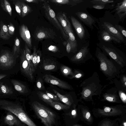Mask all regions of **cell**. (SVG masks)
<instances>
[{
	"label": "cell",
	"mask_w": 126,
	"mask_h": 126,
	"mask_svg": "<svg viewBox=\"0 0 126 126\" xmlns=\"http://www.w3.org/2000/svg\"><path fill=\"white\" fill-rule=\"evenodd\" d=\"M41 55V52L40 50H38L37 51V65L40 62Z\"/></svg>",
	"instance_id": "46"
},
{
	"label": "cell",
	"mask_w": 126,
	"mask_h": 126,
	"mask_svg": "<svg viewBox=\"0 0 126 126\" xmlns=\"http://www.w3.org/2000/svg\"><path fill=\"white\" fill-rule=\"evenodd\" d=\"M124 126H126V122L124 123Z\"/></svg>",
	"instance_id": "52"
},
{
	"label": "cell",
	"mask_w": 126,
	"mask_h": 126,
	"mask_svg": "<svg viewBox=\"0 0 126 126\" xmlns=\"http://www.w3.org/2000/svg\"><path fill=\"white\" fill-rule=\"evenodd\" d=\"M37 94L41 99L50 105L53 102L52 99L46 94L43 93L39 92L37 93Z\"/></svg>",
	"instance_id": "30"
},
{
	"label": "cell",
	"mask_w": 126,
	"mask_h": 126,
	"mask_svg": "<svg viewBox=\"0 0 126 126\" xmlns=\"http://www.w3.org/2000/svg\"><path fill=\"white\" fill-rule=\"evenodd\" d=\"M110 110L111 109L110 108L107 107L105 108L104 109V111L105 112H110Z\"/></svg>",
	"instance_id": "48"
},
{
	"label": "cell",
	"mask_w": 126,
	"mask_h": 126,
	"mask_svg": "<svg viewBox=\"0 0 126 126\" xmlns=\"http://www.w3.org/2000/svg\"><path fill=\"white\" fill-rule=\"evenodd\" d=\"M20 50V42L18 38L16 37L14 40L13 47L14 55L19 53Z\"/></svg>",
	"instance_id": "31"
},
{
	"label": "cell",
	"mask_w": 126,
	"mask_h": 126,
	"mask_svg": "<svg viewBox=\"0 0 126 126\" xmlns=\"http://www.w3.org/2000/svg\"><path fill=\"white\" fill-rule=\"evenodd\" d=\"M56 66L54 63L49 62L48 61L44 60L43 62V67L46 70H53Z\"/></svg>",
	"instance_id": "35"
},
{
	"label": "cell",
	"mask_w": 126,
	"mask_h": 126,
	"mask_svg": "<svg viewBox=\"0 0 126 126\" xmlns=\"http://www.w3.org/2000/svg\"><path fill=\"white\" fill-rule=\"evenodd\" d=\"M36 86L37 88L40 90L44 89V87L43 84V81L41 79H39L37 80Z\"/></svg>",
	"instance_id": "44"
},
{
	"label": "cell",
	"mask_w": 126,
	"mask_h": 126,
	"mask_svg": "<svg viewBox=\"0 0 126 126\" xmlns=\"http://www.w3.org/2000/svg\"><path fill=\"white\" fill-rule=\"evenodd\" d=\"M84 75V74L83 72L81 70H76L73 72V75L71 76L70 79L80 78L83 77Z\"/></svg>",
	"instance_id": "39"
},
{
	"label": "cell",
	"mask_w": 126,
	"mask_h": 126,
	"mask_svg": "<svg viewBox=\"0 0 126 126\" xmlns=\"http://www.w3.org/2000/svg\"><path fill=\"white\" fill-rule=\"evenodd\" d=\"M80 87L81 88V97L84 99H91L94 95H100L104 89L100 83L99 75L96 72L83 80Z\"/></svg>",
	"instance_id": "2"
},
{
	"label": "cell",
	"mask_w": 126,
	"mask_h": 126,
	"mask_svg": "<svg viewBox=\"0 0 126 126\" xmlns=\"http://www.w3.org/2000/svg\"><path fill=\"white\" fill-rule=\"evenodd\" d=\"M14 62L13 55L9 51H5L0 56V65L1 66L9 67L14 64Z\"/></svg>",
	"instance_id": "12"
},
{
	"label": "cell",
	"mask_w": 126,
	"mask_h": 126,
	"mask_svg": "<svg viewBox=\"0 0 126 126\" xmlns=\"http://www.w3.org/2000/svg\"><path fill=\"white\" fill-rule=\"evenodd\" d=\"M33 52L32 55H31V60L32 65L34 72H35L37 66V50L36 47H33Z\"/></svg>",
	"instance_id": "29"
},
{
	"label": "cell",
	"mask_w": 126,
	"mask_h": 126,
	"mask_svg": "<svg viewBox=\"0 0 126 126\" xmlns=\"http://www.w3.org/2000/svg\"><path fill=\"white\" fill-rule=\"evenodd\" d=\"M19 34L30 49L32 47L31 36L27 26L24 24L21 25L19 29Z\"/></svg>",
	"instance_id": "11"
},
{
	"label": "cell",
	"mask_w": 126,
	"mask_h": 126,
	"mask_svg": "<svg viewBox=\"0 0 126 126\" xmlns=\"http://www.w3.org/2000/svg\"><path fill=\"white\" fill-rule=\"evenodd\" d=\"M20 67L22 72L29 79L32 80L33 77L32 71L30 69L29 64L26 56L25 51L23 49L20 51Z\"/></svg>",
	"instance_id": "9"
},
{
	"label": "cell",
	"mask_w": 126,
	"mask_h": 126,
	"mask_svg": "<svg viewBox=\"0 0 126 126\" xmlns=\"http://www.w3.org/2000/svg\"><path fill=\"white\" fill-rule=\"evenodd\" d=\"M7 75L6 74H0V80L6 76Z\"/></svg>",
	"instance_id": "50"
},
{
	"label": "cell",
	"mask_w": 126,
	"mask_h": 126,
	"mask_svg": "<svg viewBox=\"0 0 126 126\" xmlns=\"http://www.w3.org/2000/svg\"><path fill=\"white\" fill-rule=\"evenodd\" d=\"M104 98L110 102H115L119 99L118 89L116 87H112L107 89L103 94Z\"/></svg>",
	"instance_id": "15"
},
{
	"label": "cell",
	"mask_w": 126,
	"mask_h": 126,
	"mask_svg": "<svg viewBox=\"0 0 126 126\" xmlns=\"http://www.w3.org/2000/svg\"><path fill=\"white\" fill-rule=\"evenodd\" d=\"M63 44L66 47V50L68 53H69L71 52H73L72 45L68 39L66 41L64 42Z\"/></svg>",
	"instance_id": "40"
},
{
	"label": "cell",
	"mask_w": 126,
	"mask_h": 126,
	"mask_svg": "<svg viewBox=\"0 0 126 126\" xmlns=\"http://www.w3.org/2000/svg\"><path fill=\"white\" fill-rule=\"evenodd\" d=\"M5 123L9 126H21V121L15 115L9 111L4 118Z\"/></svg>",
	"instance_id": "16"
},
{
	"label": "cell",
	"mask_w": 126,
	"mask_h": 126,
	"mask_svg": "<svg viewBox=\"0 0 126 126\" xmlns=\"http://www.w3.org/2000/svg\"><path fill=\"white\" fill-rule=\"evenodd\" d=\"M77 126V125H75V126Z\"/></svg>",
	"instance_id": "53"
},
{
	"label": "cell",
	"mask_w": 126,
	"mask_h": 126,
	"mask_svg": "<svg viewBox=\"0 0 126 126\" xmlns=\"http://www.w3.org/2000/svg\"><path fill=\"white\" fill-rule=\"evenodd\" d=\"M0 38L5 40H9L11 36L9 33L6 25L1 21L0 25Z\"/></svg>",
	"instance_id": "21"
},
{
	"label": "cell",
	"mask_w": 126,
	"mask_h": 126,
	"mask_svg": "<svg viewBox=\"0 0 126 126\" xmlns=\"http://www.w3.org/2000/svg\"><path fill=\"white\" fill-rule=\"evenodd\" d=\"M71 22L76 31L79 37L82 39L85 35V29L80 22L74 17L71 16L70 17Z\"/></svg>",
	"instance_id": "14"
},
{
	"label": "cell",
	"mask_w": 126,
	"mask_h": 126,
	"mask_svg": "<svg viewBox=\"0 0 126 126\" xmlns=\"http://www.w3.org/2000/svg\"><path fill=\"white\" fill-rule=\"evenodd\" d=\"M93 58L87 46L83 47L71 59V61L78 64L85 63Z\"/></svg>",
	"instance_id": "7"
},
{
	"label": "cell",
	"mask_w": 126,
	"mask_h": 126,
	"mask_svg": "<svg viewBox=\"0 0 126 126\" xmlns=\"http://www.w3.org/2000/svg\"><path fill=\"white\" fill-rule=\"evenodd\" d=\"M106 5L95 4L93 6V8L98 9H105Z\"/></svg>",
	"instance_id": "45"
},
{
	"label": "cell",
	"mask_w": 126,
	"mask_h": 126,
	"mask_svg": "<svg viewBox=\"0 0 126 126\" xmlns=\"http://www.w3.org/2000/svg\"><path fill=\"white\" fill-rule=\"evenodd\" d=\"M60 69L63 74L65 76H67L70 75L71 76L73 74V72L71 69L66 66H62L61 67Z\"/></svg>",
	"instance_id": "34"
},
{
	"label": "cell",
	"mask_w": 126,
	"mask_h": 126,
	"mask_svg": "<svg viewBox=\"0 0 126 126\" xmlns=\"http://www.w3.org/2000/svg\"><path fill=\"white\" fill-rule=\"evenodd\" d=\"M11 81L15 89L19 93L24 94L28 92V90L26 86L19 81L12 79Z\"/></svg>",
	"instance_id": "22"
},
{
	"label": "cell",
	"mask_w": 126,
	"mask_h": 126,
	"mask_svg": "<svg viewBox=\"0 0 126 126\" xmlns=\"http://www.w3.org/2000/svg\"><path fill=\"white\" fill-rule=\"evenodd\" d=\"M103 52L114 61L121 68L126 66V57L122 53L103 45L101 47Z\"/></svg>",
	"instance_id": "6"
},
{
	"label": "cell",
	"mask_w": 126,
	"mask_h": 126,
	"mask_svg": "<svg viewBox=\"0 0 126 126\" xmlns=\"http://www.w3.org/2000/svg\"><path fill=\"white\" fill-rule=\"evenodd\" d=\"M1 6L3 9L8 13L11 16H12V9L9 1L7 0L0 1Z\"/></svg>",
	"instance_id": "24"
},
{
	"label": "cell",
	"mask_w": 126,
	"mask_h": 126,
	"mask_svg": "<svg viewBox=\"0 0 126 126\" xmlns=\"http://www.w3.org/2000/svg\"><path fill=\"white\" fill-rule=\"evenodd\" d=\"M9 33L11 36L13 35L14 33L15 28L13 24L10 23L8 28Z\"/></svg>",
	"instance_id": "43"
},
{
	"label": "cell",
	"mask_w": 126,
	"mask_h": 126,
	"mask_svg": "<svg viewBox=\"0 0 126 126\" xmlns=\"http://www.w3.org/2000/svg\"><path fill=\"white\" fill-rule=\"evenodd\" d=\"M76 113V112L75 110H73L72 111V115H75Z\"/></svg>",
	"instance_id": "51"
},
{
	"label": "cell",
	"mask_w": 126,
	"mask_h": 126,
	"mask_svg": "<svg viewBox=\"0 0 126 126\" xmlns=\"http://www.w3.org/2000/svg\"><path fill=\"white\" fill-rule=\"evenodd\" d=\"M101 36L102 39L106 42L114 41L117 43H120L121 41L119 39L111 35L104 30L101 32Z\"/></svg>",
	"instance_id": "23"
},
{
	"label": "cell",
	"mask_w": 126,
	"mask_h": 126,
	"mask_svg": "<svg viewBox=\"0 0 126 126\" xmlns=\"http://www.w3.org/2000/svg\"><path fill=\"white\" fill-rule=\"evenodd\" d=\"M113 0H94L91 1L90 2L94 4L106 5L109 3L114 2Z\"/></svg>",
	"instance_id": "36"
},
{
	"label": "cell",
	"mask_w": 126,
	"mask_h": 126,
	"mask_svg": "<svg viewBox=\"0 0 126 126\" xmlns=\"http://www.w3.org/2000/svg\"><path fill=\"white\" fill-rule=\"evenodd\" d=\"M56 17L65 33L67 35L66 31L68 28L71 27V26L67 16L64 13H59L57 14Z\"/></svg>",
	"instance_id": "18"
},
{
	"label": "cell",
	"mask_w": 126,
	"mask_h": 126,
	"mask_svg": "<svg viewBox=\"0 0 126 126\" xmlns=\"http://www.w3.org/2000/svg\"><path fill=\"white\" fill-rule=\"evenodd\" d=\"M13 3L15 5L16 10L19 15L21 16V1L13 0Z\"/></svg>",
	"instance_id": "37"
},
{
	"label": "cell",
	"mask_w": 126,
	"mask_h": 126,
	"mask_svg": "<svg viewBox=\"0 0 126 126\" xmlns=\"http://www.w3.org/2000/svg\"><path fill=\"white\" fill-rule=\"evenodd\" d=\"M76 14L82 21L90 28L94 24V19L89 14L82 12H78Z\"/></svg>",
	"instance_id": "17"
},
{
	"label": "cell",
	"mask_w": 126,
	"mask_h": 126,
	"mask_svg": "<svg viewBox=\"0 0 126 126\" xmlns=\"http://www.w3.org/2000/svg\"><path fill=\"white\" fill-rule=\"evenodd\" d=\"M25 51L26 58L29 64L30 70L33 74L34 72L32 63L31 60V51L30 48L25 43Z\"/></svg>",
	"instance_id": "27"
},
{
	"label": "cell",
	"mask_w": 126,
	"mask_h": 126,
	"mask_svg": "<svg viewBox=\"0 0 126 126\" xmlns=\"http://www.w3.org/2000/svg\"><path fill=\"white\" fill-rule=\"evenodd\" d=\"M45 16L49 21L62 34L64 39L67 41L69 38L68 36L65 33L63 29L56 18L54 12L51 8L50 5L45 0L43 4Z\"/></svg>",
	"instance_id": "5"
},
{
	"label": "cell",
	"mask_w": 126,
	"mask_h": 126,
	"mask_svg": "<svg viewBox=\"0 0 126 126\" xmlns=\"http://www.w3.org/2000/svg\"><path fill=\"white\" fill-rule=\"evenodd\" d=\"M0 108L11 112L16 116L21 122L29 126H37L19 104L6 100H0Z\"/></svg>",
	"instance_id": "3"
},
{
	"label": "cell",
	"mask_w": 126,
	"mask_h": 126,
	"mask_svg": "<svg viewBox=\"0 0 126 126\" xmlns=\"http://www.w3.org/2000/svg\"><path fill=\"white\" fill-rule=\"evenodd\" d=\"M66 32L67 35L69 37L68 39L72 45L73 52H75L77 51L78 45L77 40L74 34L72 27L68 28Z\"/></svg>",
	"instance_id": "20"
},
{
	"label": "cell",
	"mask_w": 126,
	"mask_h": 126,
	"mask_svg": "<svg viewBox=\"0 0 126 126\" xmlns=\"http://www.w3.org/2000/svg\"><path fill=\"white\" fill-rule=\"evenodd\" d=\"M44 0H25L24 1L28 2L33 3H34L38 4L40 1H44Z\"/></svg>",
	"instance_id": "47"
},
{
	"label": "cell",
	"mask_w": 126,
	"mask_h": 126,
	"mask_svg": "<svg viewBox=\"0 0 126 126\" xmlns=\"http://www.w3.org/2000/svg\"></svg>",
	"instance_id": "54"
},
{
	"label": "cell",
	"mask_w": 126,
	"mask_h": 126,
	"mask_svg": "<svg viewBox=\"0 0 126 126\" xmlns=\"http://www.w3.org/2000/svg\"><path fill=\"white\" fill-rule=\"evenodd\" d=\"M43 79L47 83L56 85L60 88L69 90L73 89L69 84L53 75L46 74L43 77Z\"/></svg>",
	"instance_id": "10"
},
{
	"label": "cell",
	"mask_w": 126,
	"mask_h": 126,
	"mask_svg": "<svg viewBox=\"0 0 126 126\" xmlns=\"http://www.w3.org/2000/svg\"><path fill=\"white\" fill-rule=\"evenodd\" d=\"M50 105L55 109L61 110L68 109L70 107L69 106L63 104L58 101H53Z\"/></svg>",
	"instance_id": "28"
},
{
	"label": "cell",
	"mask_w": 126,
	"mask_h": 126,
	"mask_svg": "<svg viewBox=\"0 0 126 126\" xmlns=\"http://www.w3.org/2000/svg\"><path fill=\"white\" fill-rule=\"evenodd\" d=\"M0 90L2 93L7 94H11L13 93V91L7 85L3 84L2 83H0Z\"/></svg>",
	"instance_id": "33"
},
{
	"label": "cell",
	"mask_w": 126,
	"mask_h": 126,
	"mask_svg": "<svg viewBox=\"0 0 126 126\" xmlns=\"http://www.w3.org/2000/svg\"><path fill=\"white\" fill-rule=\"evenodd\" d=\"M113 11L115 12L120 19L126 15V0L118 3Z\"/></svg>",
	"instance_id": "19"
},
{
	"label": "cell",
	"mask_w": 126,
	"mask_h": 126,
	"mask_svg": "<svg viewBox=\"0 0 126 126\" xmlns=\"http://www.w3.org/2000/svg\"><path fill=\"white\" fill-rule=\"evenodd\" d=\"M46 94L53 100H54L57 101H60V100L59 98L57 96L54 94L48 91H46Z\"/></svg>",
	"instance_id": "42"
},
{
	"label": "cell",
	"mask_w": 126,
	"mask_h": 126,
	"mask_svg": "<svg viewBox=\"0 0 126 126\" xmlns=\"http://www.w3.org/2000/svg\"><path fill=\"white\" fill-rule=\"evenodd\" d=\"M51 2L59 4L70 5L72 6L76 5L74 0H49Z\"/></svg>",
	"instance_id": "32"
},
{
	"label": "cell",
	"mask_w": 126,
	"mask_h": 126,
	"mask_svg": "<svg viewBox=\"0 0 126 126\" xmlns=\"http://www.w3.org/2000/svg\"><path fill=\"white\" fill-rule=\"evenodd\" d=\"M56 36L55 33L52 30L43 27L37 29L34 33V38L38 40L47 38L53 39Z\"/></svg>",
	"instance_id": "8"
},
{
	"label": "cell",
	"mask_w": 126,
	"mask_h": 126,
	"mask_svg": "<svg viewBox=\"0 0 126 126\" xmlns=\"http://www.w3.org/2000/svg\"><path fill=\"white\" fill-rule=\"evenodd\" d=\"M104 30L110 34L118 39L121 41H124V36L111 23L108 22H104L102 25Z\"/></svg>",
	"instance_id": "13"
},
{
	"label": "cell",
	"mask_w": 126,
	"mask_h": 126,
	"mask_svg": "<svg viewBox=\"0 0 126 126\" xmlns=\"http://www.w3.org/2000/svg\"><path fill=\"white\" fill-rule=\"evenodd\" d=\"M21 16L24 17L30 13L32 8L24 2L21 1Z\"/></svg>",
	"instance_id": "25"
},
{
	"label": "cell",
	"mask_w": 126,
	"mask_h": 126,
	"mask_svg": "<svg viewBox=\"0 0 126 126\" xmlns=\"http://www.w3.org/2000/svg\"><path fill=\"white\" fill-rule=\"evenodd\" d=\"M53 90L61 101L68 106L71 105L70 100L66 96L61 94L55 89H53Z\"/></svg>",
	"instance_id": "26"
},
{
	"label": "cell",
	"mask_w": 126,
	"mask_h": 126,
	"mask_svg": "<svg viewBox=\"0 0 126 126\" xmlns=\"http://www.w3.org/2000/svg\"><path fill=\"white\" fill-rule=\"evenodd\" d=\"M118 93L121 99L124 103L126 101V90L123 89H117Z\"/></svg>",
	"instance_id": "38"
},
{
	"label": "cell",
	"mask_w": 126,
	"mask_h": 126,
	"mask_svg": "<svg viewBox=\"0 0 126 126\" xmlns=\"http://www.w3.org/2000/svg\"><path fill=\"white\" fill-rule=\"evenodd\" d=\"M95 56L99 63L100 71L110 80L120 77L121 68L111 58H109L100 49L97 48Z\"/></svg>",
	"instance_id": "1"
},
{
	"label": "cell",
	"mask_w": 126,
	"mask_h": 126,
	"mask_svg": "<svg viewBox=\"0 0 126 126\" xmlns=\"http://www.w3.org/2000/svg\"><path fill=\"white\" fill-rule=\"evenodd\" d=\"M90 116V114L89 112H87L86 115V119H88Z\"/></svg>",
	"instance_id": "49"
},
{
	"label": "cell",
	"mask_w": 126,
	"mask_h": 126,
	"mask_svg": "<svg viewBox=\"0 0 126 126\" xmlns=\"http://www.w3.org/2000/svg\"><path fill=\"white\" fill-rule=\"evenodd\" d=\"M114 26L123 36L126 37V31L124 28L119 25L115 24Z\"/></svg>",
	"instance_id": "41"
},
{
	"label": "cell",
	"mask_w": 126,
	"mask_h": 126,
	"mask_svg": "<svg viewBox=\"0 0 126 126\" xmlns=\"http://www.w3.org/2000/svg\"><path fill=\"white\" fill-rule=\"evenodd\" d=\"M37 117L45 126H53L55 124L56 115L49 109L37 101L32 104Z\"/></svg>",
	"instance_id": "4"
}]
</instances>
